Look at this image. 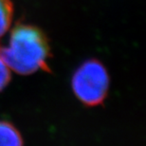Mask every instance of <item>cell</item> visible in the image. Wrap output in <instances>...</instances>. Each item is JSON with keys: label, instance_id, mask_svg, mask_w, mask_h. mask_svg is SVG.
Returning <instances> with one entry per match:
<instances>
[{"label": "cell", "instance_id": "cell-3", "mask_svg": "<svg viewBox=\"0 0 146 146\" xmlns=\"http://www.w3.org/2000/svg\"><path fill=\"white\" fill-rule=\"evenodd\" d=\"M0 146H23L19 132L7 121H0Z\"/></svg>", "mask_w": 146, "mask_h": 146}, {"label": "cell", "instance_id": "cell-1", "mask_svg": "<svg viewBox=\"0 0 146 146\" xmlns=\"http://www.w3.org/2000/svg\"><path fill=\"white\" fill-rule=\"evenodd\" d=\"M50 48L44 31L34 25L19 23L13 29L8 46H0L7 66L21 75L48 70Z\"/></svg>", "mask_w": 146, "mask_h": 146}, {"label": "cell", "instance_id": "cell-5", "mask_svg": "<svg viewBox=\"0 0 146 146\" xmlns=\"http://www.w3.org/2000/svg\"><path fill=\"white\" fill-rule=\"evenodd\" d=\"M11 80V73L9 68L0 57V91L7 86Z\"/></svg>", "mask_w": 146, "mask_h": 146}, {"label": "cell", "instance_id": "cell-2", "mask_svg": "<svg viewBox=\"0 0 146 146\" xmlns=\"http://www.w3.org/2000/svg\"><path fill=\"white\" fill-rule=\"evenodd\" d=\"M71 84L73 92L81 102L86 106H98L106 97L109 77L103 64L91 59L76 69Z\"/></svg>", "mask_w": 146, "mask_h": 146}, {"label": "cell", "instance_id": "cell-4", "mask_svg": "<svg viewBox=\"0 0 146 146\" xmlns=\"http://www.w3.org/2000/svg\"><path fill=\"white\" fill-rule=\"evenodd\" d=\"M13 18L11 0H0V40L10 29Z\"/></svg>", "mask_w": 146, "mask_h": 146}]
</instances>
